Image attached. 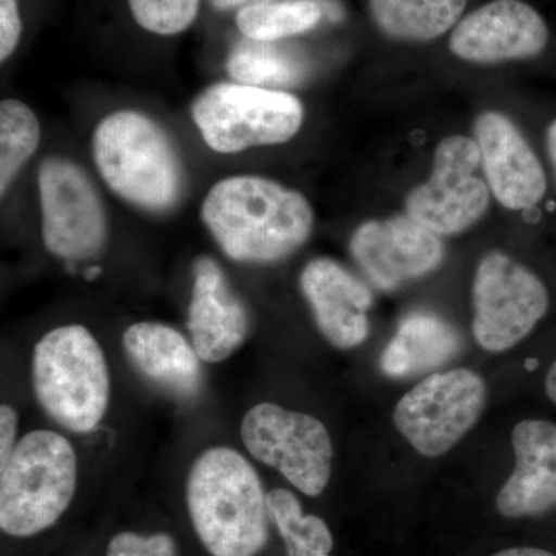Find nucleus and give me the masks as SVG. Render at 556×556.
I'll return each mask as SVG.
<instances>
[{
	"mask_svg": "<svg viewBox=\"0 0 556 556\" xmlns=\"http://www.w3.org/2000/svg\"><path fill=\"white\" fill-rule=\"evenodd\" d=\"M76 484L72 442L56 431H30L0 467V529L14 538L46 532L67 511Z\"/></svg>",
	"mask_w": 556,
	"mask_h": 556,
	"instance_id": "39448f33",
	"label": "nucleus"
},
{
	"mask_svg": "<svg viewBox=\"0 0 556 556\" xmlns=\"http://www.w3.org/2000/svg\"><path fill=\"white\" fill-rule=\"evenodd\" d=\"M288 556H329V554H321V552L306 551L295 546H287Z\"/></svg>",
	"mask_w": 556,
	"mask_h": 556,
	"instance_id": "473e14b6",
	"label": "nucleus"
},
{
	"mask_svg": "<svg viewBox=\"0 0 556 556\" xmlns=\"http://www.w3.org/2000/svg\"><path fill=\"white\" fill-rule=\"evenodd\" d=\"M201 0H129L131 14L144 30L161 36L185 31L195 21Z\"/></svg>",
	"mask_w": 556,
	"mask_h": 556,
	"instance_id": "393cba45",
	"label": "nucleus"
},
{
	"mask_svg": "<svg viewBox=\"0 0 556 556\" xmlns=\"http://www.w3.org/2000/svg\"><path fill=\"white\" fill-rule=\"evenodd\" d=\"M212 5L217 7L219 10L233 9V7L247 5L254 0H211Z\"/></svg>",
	"mask_w": 556,
	"mask_h": 556,
	"instance_id": "2f4dec72",
	"label": "nucleus"
},
{
	"mask_svg": "<svg viewBox=\"0 0 556 556\" xmlns=\"http://www.w3.org/2000/svg\"><path fill=\"white\" fill-rule=\"evenodd\" d=\"M485 402L484 379L471 369L433 372L397 402L394 426L420 455L441 456L477 426Z\"/></svg>",
	"mask_w": 556,
	"mask_h": 556,
	"instance_id": "6e6552de",
	"label": "nucleus"
},
{
	"mask_svg": "<svg viewBox=\"0 0 556 556\" xmlns=\"http://www.w3.org/2000/svg\"><path fill=\"white\" fill-rule=\"evenodd\" d=\"M91 152L105 185L131 206L163 214L181 200L185 169L178 150L144 113H110L94 129Z\"/></svg>",
	"mask_w": 556,
	"mask_h": 556,
	"instance_id": "7ed1b4c3",
	"label": "nucleus"
},
{
	"mask_svg": "<svg viewBox=\"0 0 556 556\" xmlns=\"http://www.w3.org/2000/svg\"><path fill=\"white\" fill-rule=\"evenodd\" d=\"M40 229L54 257L84 262L108 243V215L100 192L73 161L50 156L38 174Z\"/></svg>",
	"mask_w": 556,
	"mask_h": 556,
	"instance_id": "1a4fd4ad",
	"label": "nucleus"
},
{
	"mask_svg": "<svg viewBox=\"0 0 556 556\" xmlns=\"http://www.w3.org/2000/svg\"><path fill=\"white\" fill-rule=\"evenodd\" d=\"M105 556H178V551L174 538L166 533L141 536L123 532L112 538Z\"/></svg>",
	"mask_w": 556,
	"mask_h": 556,
	"instance_id": "a878e982",
	"label": "nucleus"
},
{
	"mask_svg": "<svg viewBox=\"0 0 556 556\" xmlns=\"http://www.w3.org/2000/svg\"><path fill=\"white\" fill-rule=\"evenodd\" d=\"M350 251L358 268L382 291H394L428 276L441 266L445 255L441 237L407 212L358 226L351 237Z\"/></svg>",
	"mask_w": 556,
	"mask_h": 556,
	"instance_id": "f8f14e48",
	"label": "nucleus"
},
{
	"mask_svg": "<svg viewBox=\"0 0 556 556\" xmlns=\"http://www.w3.org/2000/svg\"><path fill=\"white\" fill-rule=\"evenodd\" d=\"M269 517L287 546L329 554L332 548L331 530L316 515H303L298 497L287 489L268 493Z\"/></svg>",
	"mask_w": 556,
	"mask_h": 556,
	"instance_id": "b1692460",
	"label": "nucleus"
},
{
	"mask_svg": "<svg viewBox=\"0 0 556 556\" xmlns=\"http://www.w3.org/2000/svg\"><path fill=\"white\" fill-rule=\"evenodd\" d=\"M320 20L321 9L314 0L260 2L239 11L237 27L247 39L277 42L311 30Z\"/></svg>",
	"mask_w": 556,
	"mask_h": 556,
	"instance_id": "4be33fe9",
	"label": "nucleus"
},
{
	"mask_svg": "<svg viewBox=\"0 0 556 556\" xmlns=\"http://www.w3.org/2000/svg\"><path fill=\"white\" fill-rule=\"evenodd\" d=\"M481 152L473 138L452 135L439 142L430 178L408 193L409 217L439 237L477 225L490 204V188L479 177Z\"/></svg>",
	"mask_w": 556,
	"mask_h": 556,
	"instance_id": "9b49d317",
	"label": "nucleus"
},
{
	"mask_svg": "<svg viewBox=\"0 0 556 556\" xmlns=\"http://www.w3.org/2000/svg\"><path fill=\"white\" fill-rule=\"evenodd\" d=\"M475 141L486 185L497 203L508 211H526L543 200L546 172L525 135L506 115L493 110L481 113L475 123Z\"/></svg>",
	"mask_w": 556,
	"mask_h": 556,
	"instance_id": "4468645a",
	"label": "nucleus"
},
{
	"mask_svg": "<svg viewBox=\"0 0 556 556\" xmlns=\"http://www.w3.org/2000/svg\"><path fill=\"white\" fill-rule=\"evenodd\" d=\"M546 141L548 156H551L552 166H554L556 178V119L554 121V123H551V126L547 127Z\"/></svg>",
	"mask_w": 556,
	"mask_h": 556,
	"instance_id": "c756f323",
	"label": "nucleus"
},
{
	"mask_svg": "<svg viewBox=\"0 0 556 556\" xmlns=\"http://www.w3.org/2000/svg\"><path fill=\"white\" fill-rule=\"evenodd\" d=\"M514 473L501 486L496 508L506 518L540 517L556 508V426L522 420L514 428Z\"/></svg>",
	"mask_w": 556,
	"mask_h": 556,
	"instance_id": "f3484780",
	"label": "nucleus"
},
{
	"mask_svg": "<svg viewBox=\"0 0 556 556\" xmlns=\"http://www.w3.org/2000/svg\"><path fill=\"white\" fill-rule=\"evenodd\" d=\"M240 437L249 455L280 471L300 492L318 496L327 489L334 448L317 417L265 402L244 415Z\"/></svg>",
	"mask_w": 556,
	"mask_h": 556,
	"instance_id": "0eeeda50",
	"label": "nucleus"
},
{
	"mask_svg": "<svg viewBox=\"0 0 556 556\" xmlns=\"http://www.w3.org/2000/svg\"><path fill=\"white\" fill-rule=\"evenodd\" d=\"M188 510L212 556H257L268 543V495L247 457L208 448L188 478Z\"/></svg>",
	"mask_w": 556,
	"mask_h": 556,
	"instance_id": "f03ea898",
	"label": "nucleus"
},
{
	"mask_svg": "<svg viewBox=\"0 0 556 556\" xmlns=\"http://www.w3.org/2000/svg\"><path fill=\"white\" fill-rule=\"evenodd\" d=\"M546 285L533 270L490 252L479 262L473 281V336L490 353L518 345L546 316Z\"/></svg>",
	"mask_w": 556,
	"mask_h": 556,
	"instance_id": "9d476101",
	"label": "nucleus"
},
{
	"mask_svg": "<svg viewBox=\"0 0 556 556\" xmlns=\"http://www.w3.org/2000/svg\"><path fill=\"white\" fill-rule=\"evenodd\" d=\"M124 350L135 368L156 386L190 397L201 387V358L177 329L156 321H139L126 329Z\"/></svg>",
	"mask_w": 556,
	"mask_h": 556,
	"instance_id": "a211bd4d",
	"label": "nucleus"
},
{
	"mask_svg": "<svg viewBox=\"0 0 556 556\" xmlns=\"http://www.w3.org/2000/svg\"><path fill=\"white\" fill-rule=\"evenodd\" d=\"M467 0H369L383 35L401 42H428L459 24Z\"/></svg>",
	"mask_w": 556,
	"mask_h": 556,
	"instance_id": "aec40b11",
	"label": "nucleus"
},
{
	"mask_svg": "<svg viewBox=\"0 0 556 556\" xmlns=\"http://www.w3.org/2000/svg\"><path fill=\"white\" fill-rule=\"evenodd\" d=\"M31 380L40 408L65 430L89 433L108 413V361L83 325L51 329L36 343Z\"/></svg>",
	"mask_w": 556,
	"mask_h": 556,
	"instance_id": "20e7f679",
	"label": "nucleus"
},
{
	"mask_svg": "<svg viewBox=\"0 0 556 556\" xmlns=\"http://www.w3.org/2000/svg\"><path fill=\"white\" fill-rule=\"evenodd\" d=\"M226 67L236 83L265 89L294 86L305 76L303 61L287 47L252 39L230 51Z\"/></svg>",
	"mask_w": 556,
	"mask_h": 556,
	"instance_id": "412c9836",
	"label": "nucleus"
},
{
	"mask_svg": "<svg viewBox=\"0 0 556 556\" xmlns=\"http://www.w3.org/2000/svg\"><path fill=\"white\" fill-rule=\"evenodd\" d=\"M192 118L207 148L229 155L291 141L302 129L305 109L288 91L222 83L197 98Z\"/></svg>",
	"mask_w": 556,
	"mask_h": 556,
	"instance_id": "423d86ee",
	"label": "nucleus"
},
{
	"mask_svg": "<svg viewBox=\"0 0 556 556\" xmlns=\"http://www.w3.org/2000/svg\"><path fill=\"white\" fill-rule=\"evenodd\" d=\"M201 218L233 262L270 265L298 252L314 228L309 201L298 190L257 175L215 182Z\"/></svg>",
	"mask_w": 556,
	"mask_h": 556,
	"instance_id": "f257e3e1",
	"label": "nucleus"
},
{
	"mask_svg": "<svg viewBox=\"0 0 556 556\" xmlns=\"http://www.w3.org/2000/svg\"><path fill=\"white\" fill-rule=\"evenodd\" d=\"M17 424H20V417L16 409L10 405H2L0 408V467L9 463L10 456L16 448Z\"/></svg>",
	"mask_w": 556,
	"mask_h": 556,
	"instance_id": "cd10ccee",
	"label": "nucleus"
},
{
	"mask_svg": "<svg viewBox=\"0 0 556 556\" xmlns=\"http://www.w3.org/2000/svg\"><path fill=\"white\" fill-rule=\"evenodd\" d=\"M548 28L522 0H493L467 14L450 36V50L471 64L522 61L543 53Z\"/></svg>",
	"mask_w": 556,
	"mask_h": 556,
	"instance_id": "ddd939ff",
	"label": "nucleus"
},
{
	"mask_svg": "<svg viewBox=\"0 0 556 556\" xmlns=\"http://www.w3.org/2000/svg\"><path fill=\"white\" fill-rule=\"evenodd\" d=\"M317 328L339 350L361 346L369 334L371 289L331 258L309 262L300 276Z\"/></svg>",
	"mask_w": 556,
	"mask_h": 556,
	"instance_id": "2eb2a0df",
	"label": "nucleus"
},
{
	"mask_svg": "<svg viewBox=\"0 0 556 556\" xmlns=\"http://www.w3.org/2000/svg\"><path fill=\"white\" fill-rule=\"evenodd\" d=\"M546 393L548 399L556 404V361L546 376Z\"/></svg>",
	"mask_w": 556,
	"mask_h": 556,
	"instance_id": "7c9ffc66",
	"label": "nucleus"
},
{
	"mask_svg": "<svg viewBox=\"0 0 556 556\" xmlns=\"http://www.w3.org/2000/svg\"><path fill=\"white\" fill-rule=\"evenodd\" d=\"M490 556H556L544 548L538 547H511L506 551L497 552L495 555Z\"/></svg>",
	"mask_w": 556,
	"mask_h": 556,
	"instance_id": "c85d7f7f",
	"label": "nucleus"
},
{
	"mask_svg": "<svg viewBox=\"0 0 556 556\" xmlns=\"http://www.w3.org/2000/svg\"><path fill=\"white\" fill-rule=\"evenodd\" d=\"M459 348V336L448 321L419 311L399 324L396 336L382 353L380 368L390 378H413L447 364Z\"/></svg>",
	"mask_w": 556,
	"mask_h": 556,
	"instance_id": "6ab92c4d",
	"label": "nucleus"
},
{
	"mask_svg": "<svg viewBox=\"0 0 556 556\" xmlns=\"http://www.w3.org/2000/svg\"><path fill=\"white\" fill-rule=\"evenodd\" d=\"M188 327L192 346L206 364L232 356L249 334L247 306L211 257H201L193 266Z\"/></svg>",
	"mask_w": 556,
	"mask_h": 556,
	"instance_id": "dca6fc26",
	"label": "nucleus"
},
{
	"mask_svg": "<svg viewBox=\"0 0 556 556\" xmlns=\"http://www.w3.org/2000/svg\"><path fill=\"white\" fill-rule=\"evenodd\" d=\"M40 142L38 116L17 100L0 104V195L5 197L14 179L35 155Z\"/></svg>",
	"mask_w": 556,
	"mask_h": 556,
	"instance_id": "5701e85b",
	"label": "nucleus"
},
{
	"mask_svg": "<svg viewBox=\"0 0 556 556\" xmlns=\"http://www.w3.org/2000/svg\"><path fill=\"white\" fill-rule=\"evenodd\" d=\"M22 31L17 0H0V60H9L16 50Z\"/></svg>",
	"mask_w": 556,
	"mask_h": 556,
	"instance_id": "bb28decb",
	"label": "nucleus"
}]
</instances>
